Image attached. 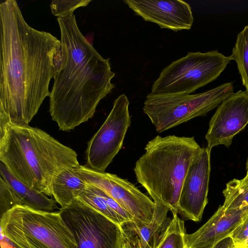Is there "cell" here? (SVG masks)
I'll return each instance as SVG.
<instances>
[{
    "label": "cell",
    "instance_id": "cell-1",
    "mask_svg": "<svg viewBox=\"0 0 248 248\" xmlns=\"http://www.w3.org/2000/svg\"><path fill=\"white\" fill-rule=\"evenodd\" d=\"M61 58L60 40L30 26L16 1L0 3V114L29 125L45 99Z\"/></svg>",
    "mask_w": 248,
    "mask_h": 248
},
{
    "label": "cell",
    "instance_id": "cell-2",
    "mask_svg": "<svg viewBox=\"0 0 248 248\" xmlns=\"http://www.w3.org/2000/svg\"><path fill=\"white\" fill-rule=\"evenodd\" d=\"M61 58L49 95V111L60 130L69 131L92 118L111 93L109 59H104L79 29L75 15L58 17Z\"/></svg>",
    "mask_w": 248,
    "mask_h": 248
},
{
    "label": "cell",
    "instance_id": "cell-3",
    "mask_svg": "<svg viewBox=\"0 0 248 248\" xmlns=\"http://www.w3.org/2000/svg\"><path fill=\"white\" fill-rule=\"evenodd\" d=\"M0 161L14 177L48 196L56 176L80 165L76 152L47 133L10 122L0 130Z\"/></svg>",
    "mask_w": 248,
    "mask_h": 248
},
{
    "label": "cell",
    "instance_id": "cell-4",
    "mask_svg": "<svg viewBox=\"0 0 248 248\" xmlns=\"http://www.w3.org/2000/svg\"><path fill=\"white\" fill-rule=\"evenodd\" d=\"M134 170L137 181L153 199L178 214L182 185L202 148L193 137L159 135L148 141Z\"/></svg>",
    "mask_w": 248,
    "mask_h": 248
},
{
    "label": "cell",
    "instance_id": "cell-5",
    "mask_svg": "<svg viewBox=\"0 0 248 248\" xmlns=\"http://www.w3.org/2000/svg\"><path fill=\"white\" fill-rule=\"evenodd\" d=\"M0 232L19 248H77L60 213L16 206L0 216Z\"/></svg>",
    "mask_w": 248,
    "mask_h": 248
},
{
    "label": "cell",
    "instance_id": "cell-6",
    "mask_svg": "<svg viewBox=\"0 0 248 248\" xmlns=\"http://www.w3.org/2000/svg\"><path fill=\"white\" fill-rule=\"evenodd\" d=\"M232 82L198 94L149 93L143 110L161 133L199 116L205 115L233 93Z\"/></svg>",
    "mask_w": 248,
    "mask_h": 248
},
{
    "label": "cell",
    "instance_id": "cell-7",
    "mask_svg": "<svg viewBox=\"0 0 248 248\" xmlns=\"http://www.w3.org/2000/svg\"><path fill=\"white\" fill-rule=\"evenodd\" d=\"M230 61L217 50L188 52L162 70L150 93L190 94L217 78Z\"/></svg>",
    "mask_w": 248,
    "mask_h": 248
},
{
    "label": "cell",
    "instance_id": "cell-8",
    "mask_svg": "<svg viewBox=\"0 0 248 248\" xmlns=\"http://www.w3.org/2000/svg\"><path fill=\"white\" fill-rule=\"evenodd\" d=\"M59 212L77 248H120L121 227L78 199Z\"/></svg>",
    "mask_w": 248,
    "mask_h": 248
},
{
    "label": "cell",
    "instance_id": "cell-9",
    "mask_svg": "<svg viewBox=\"0 0 248 248\" xmlns=\"http://www.w3.org/2000/svg\"><path fill=\"white\" fill-rule=\"evenodd\" d=\"M129 105V101L124 94L114 100L107 119L88 142L86 156L88 167L105 172L121 149L131 124Z\"/></svg>",
    "mask_w": 248,
    "mask_h": 248
},
{
    "label": "cell",
    "instance_id": "cell-10",
    "mask_svg": "<svg viewBox=\"0 0 248 248\" xmlns=\"http://www.w3.org/2000/svg\"><path fill=\"white\" fill-rule=\"evenodd\" d=\"M77 174L87 183L95 186L115 200L133 217V222L142 225L152 218L155 202L127 180L106 172L95 171L79 165Z\"/></svg>",
    "mask_w": 248,
    "mask_h": 248
},
{
    "label": "cell",
    "instance_id": "cell-11",
    "mask_svg": "<svg viewBox=\"0 0 248 248\" xmlns=\"http://www.w3.org/2000/svg\"><path fill=\"white\" fill-rule=\"evenodd\" d=\"M210 153L207 147L202 148L188 168L178 204V214L183 220L198 222L202 219L208 202Z\"/></svg>",
    "mask_w": 248,
    "mask_h": 248
},
{
    "label": "cell",
    "instance_id": "cell-12",
    "mask_svg": "<svg viewBox=\"0 0 248 248\" xmlns=\"http://www.w3.org/2000/svg\"><path fill=\"white\" fill-rule=\"evenodd\" d=\"M248 124V92L232 93L218 106L211 118L205 135L207 147H229L233 137Z\"/></svg>",
    "mask_w": 248,
    "mask_h": 248
},
{
    "label": "cell",
    "instance_id": "cell-13",
    "mask_svg": "<svg viewBox=\"0 0 248 248\" xmlns=\"http://www.w3.org/2000/svg\"><path fill=\"white\" fill-rule=\"evenodd\" d=\"M124 2L145 21L174 31L189 30L194 18L190 5L182 0H125Z\"/></svg>",
    "mask_w": 248,
    "mask_h": 248
},
{
    "label": "cell",
    "instance_id": "cell-14",
    "mask_svg": "<svg viewBox=\"0 0 248 248\" xmlns=\"http://www.w3.org/2000/svg\"><path fill=\"white\" fill-rule=\"evenodd\" d=\"M248 213V206L226 209L220 206L212 217L195 232L185 235V248H212L230 236Z\"/></svg>",
    "mask_w": 248,
    "mask_h": 248
},
{
    "label": "cell",
    "instance_id": "cell-15",
    "mask_svg": "<svg viewBox=\"0 0 248 248\" xmlns=\"http://www.w3.org/2000/svg\"><path fill=\"white\" fill-rule=\"evenodd\" d=\"M151 222L139 225L129 221L121 226L123 234L140 248H155L164 236L170 222L168 216L169 209L157 202Z\"/></svg>",
    "mask_w": 248,
    "mask_h": 248
},
{
    "label": "cell",
    "instance_id": "cell-16",
    "mask_svg": "<svg viewBox=\"0 0 248 248\" xmlns=\"http://www.w3.org/2000/svg\"><path fill=\"white\" fill-rule=\"evenodd\" d=\"M75 196L120 226L133 221L132 217L115 200L95 186L87 183L84 188L76 192Z\"/></svg>",
    "mask_w": 248,
    "mask_h": 248
},
{
    "label": "cell",
    "instance_id": "cell-17",
    "mask_svg": "<svg viewBox=\"0 0 248 248\" xmlns=\"http://www.w3.org/2000/svg\"><path fill=\"white\" fill-rule=\"evenodd\" d=\"M0 176L11 186L18 200L19 205L34 210L53 212L59 209L56 202L14 177L0 161Z\"/></svg>",
    "mask_w": 248,
    "mask_h": 248
},
{
    "label": "cell",
    "instance_id": "cell-18",
    "mask_svg": "<svg viewBox=\"0 0 248 248\" xmlns=\"http://www.w3.org/2000/svg\"><path fill=\"white\" fill-rule=\"evenodd\" d=\"M75 168L63 170L53 180L52 196L61 207H66L72 203L76 199L75 193L87 185L77 174Z\"/></svg>",
    "mask_w": 248,
    "mask_h": 248
},
{
    "label": "cell",
    "instance_id": "cell-19",
    "mask_svg": "<svg viewBox=\"0 0 248 248\" xmlns=\"http://www.w3.org/2000/svg\"><path fill=\"white\" fill-rule=\"evenodd\" d=\"M223 194L225 200L222 206L226 209L248 206V172L244 178L233 179L227 183Z\"/></svg>",
    "mask_w": 248,
    "mask_h": 248
},
{
    "label": "cell",
    "instance_id": "cell-20",
    "mask_svg": "<svg viewBox=\"0 0 248 248\" xmlns=\"http://www.w3.org/2000/svg\"><path fill=\"white\" fill-rule=\"evenodd\" d=\"M229 58L236 62L243 85L248 92V26L238 33Z\"/></svg>",
    "mask_w": 248,
    "mask_h": 248
},
{
    "label": "cell",
    "instance_id": "cell-21",
    "mask_svg": "<svg viewBox=\"0 0 248 248\" xmlns=\"http://www.w3.org/2000/svg\"><path fill=\"white\" fill-rule=\"evenodd\" d=\"M186 234L184 220L178 214L172 213V218L165 234L155 248H185Z\"/></svg>",
    "mask_w": 248,
    "mask_h": 248
},
{
    "label": "cell",
    "instance_id": "cell-22",
    "mask_svg": "<svg viewBox=\"0 0 248 248\" xmlns=\"http://www.w3.org/2000/svg\"><path fill=\"white\" fill-rule=\"evenodd\" d=\"M92 0H52L50 4L52 14L58 17H65L74 15L78 8L87 6Z\"/></svg>",
    "mask_w": 248,
    "mask_h": 248
},
{
    "label": "cell",
    "instance_id": "cell-23",
    "mask_svg": "<svg viewBox=\"0 0 248 248\" xmlns=\"http://www.w3.org/2000/svg\"><path fill=\"white\" fill-rule=\"evenodd\" d=\"M17 196L9 184L0 176V213H4L19 205Z\"/></svg>",
    "mask_w": 248,
    "mask_h": 248
},
{
    "label": "cell",
    "instance_id": "cell-24",
    "mask_svg": "<svg viewBox=\"0 0 248 248\" xmlns=\"http://www.w3.org/2000/svg\"><path fill=\"white\" fill-rule=\"evenodd\" d=\"M230 236L235 245L248 248V213Z\"/></svg>",
    "mask_w": 248,
    "mask_h": 248
},
{
    "label": "cell",
    "instance_id": "cell-25",
    "mask_svg": "<svg viewBox=\"0 0 248 248\" xmlns=\"http://www.w3.org/2000/svg\"><path fill=\"white\" fill-rule=\"evenodd\" d=\"M1 248H19L17 245L0 232Z\"/></svg>",
    "mask_w": 248,
    "mask_h": 248
},
{
    "label": "cell",
    "instance_id": "cell-26",
    "mask_svg": "<svg viewBox=\"0 0 248 248\" xmlns=\"http://www.w3.org/2000/svg\"><path fill=\"white\" fill-rule=\"evenodd\" d=\"M120 248H140V247L130 241L123 234V239Z\"/></svg>",
    "mask_w": 248,
    "mask_h": 248
},
{
    "label": "cell",
    "instance_id": "cell-27",
    "mask_svg": "<svg viewBox=\"0 0 248 248\" xmlns=\"http://www.w3.org/2000/svg\"><path fill=\"white\" fill-rule=\"evenodd\" d=\"M212 248H227L223 244L221 243H217Z\"/></svg>",
    "mask_w": 248,
    "mask_h": 248
},
{
    "label": "cell",
    "instance_id": "cell-28",
    "mask_svg": "<svg viewBox=\"0 0 248 248\" xmlns=\"http://www.w3.org/2000/svg\"><path fill=\"white\" fill-rule=\"evenodd\" d=\"M232 248H246V247L241 246V245H236L234 244V246Z\"/></svg>",
    "mask_w": 248,
    "mask_h": 248
},
{
    "label": "cell",
    "instance_id": "cell-29",
    "mask_svg": "<svg viewBox=\"0 0 248 248\" xmlns=\"http://www.w3.org/2000/svg\"><path fill=\"white\" fill-rule=\"evenodd\" d=\"M246 168H247V172H248V158L247 162V164H246Z\"/></svg>",
    "mask_w": 248,
    "mask_h": 248
}]
</instances>
